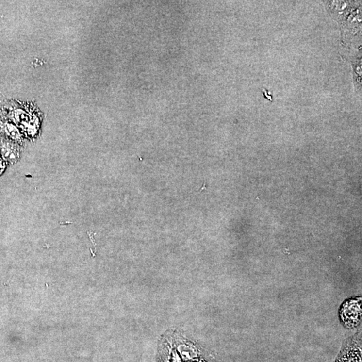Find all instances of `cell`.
Masks as SVG:
<instances>
[{
	"instance_id": "4",
	"label": "cell",
	"mask_w": 362,
	"mask_h": 362,
	"mask_svg": "<svg viewBox=\"0 0 362 362\" xmlns=\"http://www.w3.org/2000/svg\"><path fill=\"white\" fill-rule=\"evenodd\" d=\"M5 130H6V133H8V136L11 137L12 138L15 139V140L20 139V132H19L18 129L16 127L15 125L8 123L5 126Z\"/></svg>"
},
{
	"instance_id": "2",
	"label": "cell",
	"mask_w": 362,
	"mask_h": 362,
	"mask_svg": "<svg viewBox=\"0 0 362 362\" xmlns=\"http://www.w3.org/2000/svg\"><path fill=\"white\" fill-rule=\"evenodd\" d=\"M334 362H362V330L344 342Z\"/></svg>"
},
{
	"instance_id": "3",
	"label": "cell",
	"mask_w": 362,
	"mask_h": 362,
	"mask_svg": "<svg viewBox=\"0 0 362 362\" xmlns=\"http://www.w3.org/2000/svg\"><path fill=\"white\" fill-rule=\"evenodd\" d=\"M1 153L4 159L10 162H13L16 159V151L13 147L10 145L4 146L1 149Z\"/></svg>"
},
{
	"instance_id": "1",
	"label": "cell",
	"mask_w": 362,
	"mask_h": 362,
	"mask_svg": "<svg viewBox=\"0 0 362 362\" xmlns=\"http://www.w3.org/2000/svg\"><path fill=\"white\" fill-rule=\"evenodd\" d=\"M362 297L347 299L340 309V319L343 326L347 329L359 326L362 321Z\"/></svg>"
},
{
	"instance_id": "5",
	"label": "cell",
	"mask_w": 362,
	"mask_h": 362,
	"mask_svg": "<svg viewBox=\"0 0 362 362\" xmlns=\"http://www.w3.org/2000/svg\"><path fill=\"white\" fill-rule=\"evenodd\" d=\"M5 169V164L2 161L0 160V175L3 173V170Z\"/></svg>"
}]
</instances>
